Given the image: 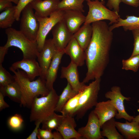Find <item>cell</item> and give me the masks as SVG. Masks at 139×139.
Returning a JSON list of instances; mask_svg holds the SVG:
<instances>
[{
  "label": "cell",
  "instance_id": "obj_3",
  "mask_svg": "<svg viewBox=\"0 0 139 139\" xmlns=\"http://www.w3.org/2000/svg\"><path fill=\"white\" fill-rule=\"evenodd\" d=\"M59 97L54 88L46 95L35 97L30 108V121L39 120L42 122L53 114L55 112Z\"/></svg>",
  "mask_w": 139,
  "mask_h": 139
},
{
  "label": "cell",
  "instance_id": "obj_12",
  "mask_svg": "<svg viewBox=\"0 0 139 139\" xmlns=\"http://www.w3.org/2000/svg\"><path fill=\"white\" fill-rule=\"evenodd\" d=\"M52 33L53 42L59 51L64 50L73 35L63 20L58 22L53 27Z\"/></svg>",
  "mask_w": 139,
  "mask_h": 139
},
{
  "label": "cell",
  "instance_id": "obj_17",
  "mask_svg": "<svg viewBox=\"0 0 139 139\" xmlns=\"http://www.w3.org/2000/svg\"><path fill=\"white\" fill-rule=\"evenodd\" d=\"M64 51L65 54L70 56L71 61L78 66H81L84 65L86 59L85 51L73 36Z\"/></svg>",
  "mask_w": 139,
  "mask_h": 139
},
{
  "label": "cell",
  "instance_id": "obj_7",
  "mask_svg": "<svg viewBox=\"0 0 139 139\" xmlns=\"http://www.w3.org/2000/svg\"><path fill=\"white\" fill-rule=\"evenodd\" d=\"M20 31L31 40L36 41L39 24L30 3L21 12Z\"/></svg>",
  "mask_w": 139,
  "mask_h": 139
},
{
  "label": "cell",
  "instance_id": "obj_24",
  "mask_svg": "<svg viewBox=\"0 0 139 139\" xmlns=\"http://www.w3.org/2000/svg\"><path fill=\"white\" fill-rule=\"evenodd\" d=\"M0 92L4 97L7 96L13 101L20 103L21 92L19 84L15 81L6 86L0 87Z\"/></svg>",
  "mask_w": 139,
  "mask_h": 139
},
{
  "label": "cell",
  "instance_id": "obj_22",
  "mask_svg": "<svg viewBox=\"0 0 139 139\" xmlns=\"http://www.w3.org/2000/svg\"><path fill=\"white\" fill-rule=\"evenodd\" d=\"M92 26L91 24H85L73 34V37L76 40L84 51L88 47L92 34Z\"/></svg>",
  "mask_w": 139,
  "mask_h": 139
},
{
  "label": "cell",
  "instance_id": "obj_14",
  "mask_svg": "<svg viewBox=\"0 0 139 139\" xmlns=\"http://www.w3.org/2000/svg\"><path fill=\"white\" fill-rule=\"evenodd\" d=\"M14 70H23L31 81L40 75L41 69L39 64L36 59H23L13 63L9 68Z\"/></svg>",
  "mask_w": 139,
  "mask_h": 139
},
{
  "label": "cell",
  "instance_id": "obj_31",
  "mask_svg": "<svg viewBox=\"0 0 139 139\" xmlns=\"http://www.w3.org/2000/svg\"><path fill=\"white\" fill-rule=\"evenodd\" d=\"M24 120L22 116L16 114L10 117L7 120V125L12 130L18 131L21 130L23 125Z\"/></svg>",
  "mask_w": 139,
  "mask_h": 139
},
{
  "label": "cell",
  "instance_id": "obj_38",
  "mask_svg": "<svg viewBox=\"0 0 139 139\" xmlns=\"http://www.w3.org/2000/svg\"><path fill=\"white\" fill-rule=\"evenodd\" d=\"M41 121H35L36 126L32 133L27 137L26 139H37L38 133L39 129L40 124L41 123Z\"/></svg>",
  "mask_w": 139,
  "mask_h": 139
},
{
  "label": "cell",
  "instance_id": "obj_10",
  "mask_svg": "<svg viewBox=\"0 0 139 139\" xmlns=\"http://www.w3.org/2000/svg\"><path fill=\"white\" fill-rule=\"evenodd\" d=\"M58 50L52 39H46L42 50L39 52L37 58L41 69L40 75L39 77L45 82L47 71Z\"/></svg>",
  "mask_w": 139,
  "mask_h": 139
},
{
  "label": "cell",
  "instance_id": "obj_18",
  "mask_svg": "<svg viewBox=\"0 0 139 139\" xmlns=\"http://www.w3.org/2000/svg\"><path fill=\"white\" fill-rule=\"evenodd\" d=\"M63 20L67 28L73 34L77 32L84 23L86 16L82 12L75 10L63 11Z\"/></svg>",
  "mask_w": 139,
  "mask_h": 139
},
{
  "label": "cell",
  "instance_id": "obj_32",
  "mask_svg": "<svg viewBox=\"0 0 139 139\" xmlns=\"http://www.w3.org/2000/svg\"><path fill=\"white\" fill-rule=\"evenodd\" d=\"M122 62L123 70H131L136 72L138 71L139 67V55L131 56L127 59H123Z\"/></svg>",
  "mask_w": 139,
  "mask_h": 139
},
{
  "label": "cell",
  "instance_id": "obj_19",
  "mask_svg": "<svg viewBox=\"0 0 139 139\" xmlns=\"http://www.w3.org/2000/svg\"><path fill=\"white\" fill-rule=\"evenodd\" d=\"M64 54V50H58L47 71L45 75V85L49 91L53 88L54 83L56 79L59 65Z\"/></svg>",
  "mask_w": 139,
  "mask_h": 139
},
{
  "label": "cell",
  "instance_id": "obj_44",
  "mask_svg": "<svg viewBox=\"0 0 139 139\" xmlns=\"http://www.w3.org/2000/svg\"><path fill=\"white\" fill-rule=\"evenodd\" d=\"M132 121L139 122V115L136 116L135 117H134V118Z\"/></svg>",
  "mask_w": 139,
  "mask_h": 139
},
{
  "label": "cell",
  "instance_id": "obj_41",
  "mask_svg": "<svg viewBox=\"0 0 139 139\" xmlns=\"http://www.w3.org/2000/svg\"><path fill=\"white\" fill-rule=\"evenodd\" d=\"M121 2L135 7L139 6V0H121Z\"/></svg>",
  "mask_w": 139,
  "mask_h": 139
},
{
  "label": "cell",
  "instance_id": "obj_28",
  "mask_svg": "<svg viewBox=\"0 0 139 139\" xmlns=\"http://www.w3.org/2000/svg\"><path fill=\"white\" fill-rule=\"evenodd\" d=\"M85 0H62L59 2L57 10L65 11L75 10L84 12L83 3Z\"/></svg>",
  "mask_w": 139,
  "mask_h": 139
},
{
  "label": "cell",
  "instance_id": "obj_37",
  "mask_svg": "<svg viewBox=\"0 0 139 139\" xmlns=\"http://www.w3.org/2000/svg\"><path fill=\"white\" fill-rule=\"evenodd\" d=\"M121 0H108L106 6L110 10L113 9L114 11L119 13V5Z\"/></svg>",
  "mask_w": 139,
  "mask_h": 139
},
{
  "label": "cell",
  "instance_id": "obj_26",
  "mask_svg": "<svg viewBox=\"0 0 139 139\" xmlns=\"http://www.w3.org/2000/svg\"><path fill=\"white\" fill-rule=\"evenodd\" d=\"M15 6L8 8L0 14V27L3 29L11 28L16 21L15 17Z\"/></svg>",
  "mask_w": 139,
  "mask_h": 139
},
{
  "label": "cell",
  "instance_id": "obj_42",
  "mask_svg": "<svg viewBox=\"0 0 139 139\" xmlns=\"http://www.w3.org/2000/svg\"><path fill=\"white\" fill-rule=\"evenodd\" d=\"M4 96L0 92V111H1L3 109L9 107L10 106L5 101L4 98Z\"/></svg>",
  "mask_w": 139,
  "mask_h": 139
},
{
  "label": "cell",
  "instance_id": "obj_35",
  "mask_svg": "<svg viewBox=\"0 0 139 139\" xmlns=\"http://www.w3.org/2000/svg\"><path fill=\"white\" fill-rule=\"evenodd\" d=\"M134 39L133 49L131 56L139 55V29L131 31Z\"/></svg>",
  "mask_w": 139,
  "mask_h": 139
},
{
  "label": "cell",
  "instance_id": "obj_23",
  "mask_svg": "<svg viewBox=\"0 0 139 139\" xmlns=\"http://www.w3.org/2000/svg\"><path fill=\"white\" fill-rule=\"evenodd\" d=\"M125 19L120 17L117 23L113 24L109 27L110 30L112 31L114 29L121 27H122L126 31L139 29V17L134 15H127Z\"/></svg>",
  "mask_w": 139,
  "mask_h": 139
},
{
  "label": "cell",
  "instance_id": "obj_30",
  "mask_svg": "<svg viewBox=\"0 0 139 139\" xmlns=\"http://www.w3.org/2000/svg\"><path fill=\"white\" fill-rule=\"evenodd\" d=\"M81 91L68 100L60 112L65 116L73 115L78 106Z\"/></svg>",
  "mask_w": 139,
  "mask_h": 139
},
{
  "label": "cell",
  "instance_id": "obj_25",
  "mask_svg": "<svg viewBox=\"0 0 139 139\" xmlns=\"http://www.w3.org/2000/svg\"><path fill=\"white\" fill-rule=\"evenodd\" d=\"M115 120L113 118L106 121L102 125L101 134L103 137L108 139H124V137L120 134L116 129Z\"/></svg>",
  "mask_w": 139,
  "mask_h": 139
},
{
  "label": "cell",
  "instance_id": "obj_36",
  "mask_svg": "<svg viewBox=\"0 0 139 139\" xmlns=\"http://www.w3.org/2000/svg\"><path fill=\"white\" fill-rule=\"evenodd\" d=\"M37 138L39 139H53V132L51 131L39 128Z\"/></svg>",
  "mask_w": 139,
  "mask_h": 139
},
{
  "label": "cell",
  "instance_id": "obj_40",
  "mask_svg": "<svg viewBox=\"0 0 139 139\" xmlns=\"http://www.w3.org/2000/svg\"><path fill=\"white\" fill-rule=\"evenodd\" d=\"M8 48L4 46L0 47V64L3 62L5 56L7 53Z\"/></svg>",
  "mask_w": 139,
  "mask_h": 139
},
{
  "label": "cell",
  "instance_id": "obj_6",
  "mask_svg": "<svg viewBox=\"0 0 139 139\" xmlns=\"http://www.w3.org/2000/svg\"><path fill=\"white\" fill-rule=\"evenodd\" d=\"M89 10L84 24H91L98 21L107 20L109 21V24L118 22L120 17L118 13L107 8L104 4L103 1L99 0L87 1Z\"/></svg>",
  "mask_w": 139,
  "mask_h": 139
},
{
  "label": "cell",
  "instance_id": "obj_33",
  "mask_svg": "<svg viewBox=\"0 0 139 139\" xmlns=\"http://www.w3.org/2000/svg\"><path fill=\"white\" fill-rule=\"evenodd\" d=\"M13 76L12 75L0 64V87L6 86L14 81Z\"/></svg>",
  "mask_w": 139,
  "mask_h": 139
},
{
  "label": "cell",
  "instance_id": "obj_27",
  "mask_svg": "<svg viewBox=\"0 0 139 139\" xmlns=\"http://www.w3.org/2000/svg\"><path fill=\"white\" fill-rule=\"evenodd\" d=\"M79 92L74 89L70 84L67 82L59 99L55 111L60 112L63 107L71 98L77 95Z\"/></svg>",
  "mask_w": 139,
  "mask_h": 139
},
{
  "label": "cell",
  "instance_id": "obj_45",
  "mask_svg": "<svg viewBox=\"0 0 139 139\" xmlns=\"http://www.w3.org/2000/svg\"><path fill=\"white\" fill-rule=\"evenodd\" d=\"M12 2H13L16 4H17L18 3L19 0H8Z\"/></svg>",
  "mask_w": 139,
  "mask_h": 139
},
{
  "label": "cell",
  "instance_id": "obj_8",
  "mask_svg": "<svg viewBox=\"0 0 139 139\" xmlns=\"http://www.w3.org/2000/svg\"><path fill=\"white\" fill-rule=\"evenodd\" d=\"M63 11L57 10L49 17H37L39 27L36 42L39 52L42 50L46 36L50 31L58 22L63 20Z\"/></svg>",
  "mask_w": 139,
  "mask_h": 139
},
{
  "label": "cell",
  "instance_id": "obj_4",
  "mask_svg": "<svg viewBox=\"0 0 139 139\" xmlns=\"http://www.w3.org/2000/svg\"><path fill=\"white\" fill-rule=\"evenodd\" d=\"M5 33L7 40L5 46L19 49L23 53V59L37 58L39 52L36 41L31 40L20 30L11 27L6 29Z\"/></svg>",
  "mask_w": 139,
  "mask_h": 139
},
{
  "label": "cell",
  "instance_id": "obj_15",
  "mask_svg": "<svg viewBox=\"0 0 139 139\" xmlns=\"http://www.w3.org/2000/svg\"><path fill=\"white\" fill-rule=\"evenodd\" d=\"M59 0H34L30 4L35 11L36 16L40 18L49 17L57 10Z\"/></svg>",
  "mask_w": 139,
  "mask_h": 139
},
{
  "label": "cell",
  "instance_id": "obj_34",
  "mask_svg": "<svg viewBox=\"0 0 139 139\" xmlns=\"http://www.w3.org/2000/svg\"><path fill=\"white\" fill-rule=\"evenodd\" d=\"M34 0H19L18 4L15 6V17L16 21L20 20L21 14L25 7L32 1Z\"/></svg>",
  "mask_w": 139,
  "mask_h": 139
},
{
  "label": "cell",
  "instance_id": "obj_5",
  "mask_svg": "<svg viewBox=\"0 0 139 139\" xmlns=\"http://www.w3.org/2000/svg\"><path fill=\"white\" fill-rule=\"evenodd\" d=\"M101 78L95 79L86 86L81 91L77 107L73 116L77 119L82 118L89 110L95 107L98 103V95L100 89Z\"/></svg>",
  "mask_w": 139,
  "mask_h": 139
},
{
  "label": "cell",
  "instance_id": "obj_11",
  "mask_svg": "<svg viewBox=\"0 0 139 139\" xmlns=\"http://www.w3.org/2000/svg\"><path fill=\"white\" fill-rule=\"evenodd\" d=\"M101 126L99 119L93 110L89 114L86 126L79 128L77 132L82 139H104L101 134Z\"/></svg>",
  "mask_w": 139,
  "mask_h": 139
},
{
  "label": "cell",
  "instance_id": "obj_1",
  "mask_svg": "<svg viewBox=\"0 0 139 139\" xmlns=\"http://www.w3.org/2000/svg\"><path fill=\"white\" fill-rule=\"evenodd\" d=\"M92 34L90 42L85 51L87 71L83 82L101 78L109 61V53L113 37L108 24L101 21L91 24Z\"/></svg>",
  "mask_w": 139,
  "mask_h": 139
},
{
  "label": "cell",
  "instance_id": "obj_9",
  "mask_svg": "<svg viewBox=\"0 0 139 139\" xmlns=\"http://www.w3.org/2000/svg\"><path fill=\"white\" fill-rule=\"evenodd\" d=\"M121 90L119 86H113L110 91L105 93V97L106 98L109 99L113 102L117 111V113L115 117L116 119L124 118L129 122H131L134 117L130 115L127 112L124 105L125 100L130 101L131 98L124 96L122 94Z\"/></svg>",
  "mask_w": 139,
  "mask_h": 139
},
{
  "label": "cell",
  "instance_id": "obj_29",
  "mask_svg": "<svg viewBox=\"0 0 139 139\" xmlns=\"http://www.w3.org/2000/svg\"><path fill=\"white\" fill-rule=\"evenodd\" d=\"M64 116L59 115L54 112L53 114L41 123V128L52 131L56 130L60 125Z\"/></svg>",
  "mask_w": 139,
  "mask_h": 139
},
{
  "label": "cell",
  "instance_id": "obj_2",
  "mask_svg": "<svg viewBox=\"0 0 139 139\" xmlns=\"http://www.w3.org/2000/svg\"><path fill=\"white\" fill-rule=\"evenodd\" d=\"M14 74V80L19 84L21 93L20 103L21 106L30 108L34 98L41 95H47L50 91L46 87L45 82L40 77L34 81H31L23 71L9 68Z\"/></svg>",
  "mask_w": 139,
  "mask_h": 139
},
{
  "label": "cell",
  "instance_id": "obj_21",
  "mask_svg": "<svg viewBox=\"0 0 139 139\" xmlns=\"http://www.w3.org/2000/svg\"><path fill=\"white\" fill-rule=\"evenodd\" d=\"M116 128L126 139H139V122L126 120L125 123L115 121Z\"/></svg>",
  "mask_w": 139,
  "mask_h": 139
},
{
  "label": "cell",
  "instance_id": "obj_43",
  "mask_svg": "<svg viewBox=\"0 0 139 139\" xmlns=\"http://www.w3.org/2000/svg\"><path fill=\"white\" fill-rule=\"evenodd\" d=\"M53 139H64L61 133L58 131L56 130L53 133Z\"/></svg>",
  "mask_w": 139,
  "mask_h": 139
},
{
  "label": "cell",
  "instance_id": "obj_16",
  "mask_svg": "<svg viewBox=\"0 0 139 139\" xmlns=\"http://www.w3.org/2000/svg\"><path fill=\"white\" fill-rule=\"evenodd\" d=\"M99 120L101 126L106 121L115 117L117 111L110 100L98 102L93 110Z\"/></svg>",
  "mask_w": 139,
  "mask_h": 139
},
{
  "label": "cell",
  "instance_id": "obj_20",
  "mask_svg": "<svg viewBox=\"0 0 139 139\" xmlns=\"http://www.w3.org/2000/svg\"><path fill=\"white\" fill-rule=\"evenodd\" d=\"M76 126L73 117L64 116L61 123L56 130L61 133L64 139H82L81 135L75 129Z\"/></svg>",
  "mask_w": 139,
  "mask_h": 139
},
{
  "label": "cell",
  "instance_id": "obj_13",
  "mask_svg": "<svg viewBox=\"0 0 139 139\" xmlns=\"http://www.w3.org/2000/svg\"><path fill=\"white\" fill-rule=\"evenodd\" d=\"M78 67L71 61L67 66L62 67L60 77L66 79L73 88L79 92L82 91L86 85L79 81Z\"/></svg>",
  "mask_w": 139,
  "mask_h": 139
},
{
  "label": "cell",
  "instance_id": "obj_39",
  "mask_svg": "<svg viewBox=\"0 0 139 139\" xmlns=\"http://www.w3.org/2000/svg\"><path fill=\"white\" fill-rule=\"evenodd\" d=\"M12 2L8 0H0V11L13 6Z\"/></svg>",
  "mask_w": 139,
  "mask_h": 139
},
{
  "label": "cell",
  "instance_id": "obj_46",
  "mask_svg": "<svg viewBox=\"0 0 139 139\" xmlns=\"http://www.w3.org/2000/svg\"><path fill=\"white\" fill-rule=\"evenodd\" d=\"M85 0L86 1H92V0Z\"/></svg>",
  "mask_w": 139,
  "mask_h": 139
}]
</instances>
